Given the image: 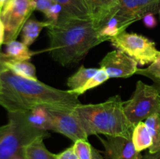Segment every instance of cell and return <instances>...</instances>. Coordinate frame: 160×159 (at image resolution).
Listing matches in <instances>:
<instances>
[{"mask_svg": "<svg viewBox=\"0 0 160 159\" xmlns=\"http://www.w3.org/2000/svg\"><path fill=\"white\" fill-rule=\"evenodd\" d=\"M0 106L8 112H28L37 107L72 111L81 104L77 95L39 80L27 79L6 70L0 75Z\"/></svg>", "mask_w": 160, "mask_h": 159, "instance_id": "cell-1", "label": "cell"}, {"mask_svg": "<svg viewBox=\"0 0 160 159\" xmlns=\"http://www.w3.org/2000/svg\"><path fill=\"white\" fill-rule=\"evenodd\" d=\"M49 38L48 51L62 65L77 63L92 48L106 41L101 38L91 19L60 16L57 23L47 27Z\"/></svg>", "mask_w": 160, "mask_h": 159, "instance_id": "cell-2", "label": "cell"}, {"mask_svg": "<svg viewBox=\"0 0 160 159\" xmlns=\"http://www.w3.org/2000/svg\"><path fill=\"white\" fill-rule=\"evenodd\" d=\"M73 112L88 137L102 134L106 137H132L134 126L125 115L120 95L99 104H81L74 108Z\"/></svg>", "mask_w": 160, "mask_h": 159, "instance_id": "cell-3", "label": "cell"}, {"mask_svg": "<svg viewBox=\"0 0 160 159\" xmlns=\"http://www.w3.org/2000/svg\"><path fill=\"white\" fill-rule=\"evenodd\" d=\"M9 129L0 140V159H10L34 140L48 138V131L40 130L28 122L23 112H8Z\"/></svg>", "mask_w": 160, "mask_h": 159, "instance_id": "cell-4", "label": "cell"}, {"mask_svg": "<svg viewBox=\"0 0 160 159\" xmlns=\"http://www.w3.org/2000/svg\"><path fill=\"white\" fill-rule=\"evenodd\" d=\"M123 110L135 126L151 115L160 113V94L153 85L138 80L129 100L123 101Z\"/></svg>", "mask_w": 160, "mask_h": 159, "instance_id": "cell-5", "label": "cell"}, {"mask_svg": "<svg viewBox=\"0 0 160 159\" xmlns=\"http://www.w3.org/2000/svg\"><path fill=\"white\" fill-rule=\"evenodd\" d=\"M109 41L141 65L152 63L160 53L153 41L136 33H128L124 31Z\"/></svg>", "mask_w": 160, "mask_h": 159, "instance_id": "cell-6", "label": "cell"}, {"mask_svg": "<svg viewBox=\"0 0 160 159\" xmlns=\"http://www.w3.org/2000/svg\"><path fill=\"white\" fill-rule=\"evenodd\" d=\"M34 10L36 0H11L2 9L0 17L5 26V45L17 40Z\"/></svg>", "mask_w": 160, "mask_h": 159, "instance_id": "cell-7", "label": "cell"}, {"mask_svg": "<svg viewBox=\"0 0 160 159\" xmlns=\"http://www.w3.org/2000/svg\"><path fill=\"white\" fill-rule=\"evenodd\" d=\"M159 10L160 0H118L111 17H117L122 27L127 29L131 24L142 20L146 14H156Z\"/></svg>", "mask_w": 160, "mask_h": 159, "instance_id": "cell-8", "label": "cell"}, {"mask_svg": "<svg viewBox=\"0 0 160 159\" xmlns=\"http://www.w3.org/2000/svg\"><path fill=\"white\" fill-rule=\"evenodd\" d=\"M52 121V131L62 134L73 142L84 139L88 136L83 129L78 117L72 111L48 108Z\"/></svg>", "mask_w": 160, "mask_h": 159, "instance_id": "cell-9", "label": "cell"}, {"mask_svg": "<svg viewBox=\"0 0 160 159\" xmlns=\"http://www.w3.org/2000/svg\"><path fill=\"white\" fill-rule=\"evenodd\" d=\"M109 78H128L137 73L138 67L134 59L120 50L107 53L99 63Z\"/></svg>", "mask_w": 160, "mask_h": 159, "instance_id": "cell-10", "label": "cell"}, {"mask_svg": "<svg viewBox=\"0 0 160 159\" xmlns=\"http://www.w3.org/2000/svg\"><path fill=\"white\" fill-rule=\"evenodd\" d=\"M105 148L104 154L108 159H142L141 152L136 150L131 139L123 137L98 136Z\"/></svg>", "mask_w": 160, "mask_h": 159, "instance_id": "cell-11", "label": "cell"}, {"mask_svg": "<svg viewBox=\"0 0 160 159\" xmlns=\"http://www.w3.org/2000/svg\"><path fill=\"white\" fill-rule=\"evenodd\" d=\"M89 17L97 31L110 18L118 0H84Z\"/></svg>", "mask_w": 160, "mask_h": 159, "instance_id": "cell-12", "label": "cell"}, {"mask_svg": "<svg viewBox=\"0 0 160 159\" xmlns=\"http://www.w3.org/2000/svg\"><path fill=\"white\" fill-rule=\"evenodd\" d=\"M28 122L34 127L43 131H52V121L48 108L37 107L24 112Z\"/></svg>", "mask_w": 160, "mask_h": 159, "instance_id": "cell-13", "label": "cell"}, {"mask_svg": "<svg viewBox=\"0 0 160 159\" xmlns=\"http://www.w3.org/2000/svg\"><path fill=\"white\" fill-rule=\"evenodd\" d=\"M56 2L62 6V16L73 18L90 19L84 0H56Z\"/></svg>", "mask_w": 160, "mask_h": 159, "instance_id": "cell-14", "label": "cell"}, {"mask_svg": "<svg viewBox=\"0 0 160 159\" xmlns=\"http://www.w3.org/2000/svg\"><path fill=\"white\" fill-rule=\"evenodd\" d=\"M52 23L49 21H38L34 19H29L21 31L22 42L27 46H31L38 37L44 27H48Z\"/></svg>", "mask_w": 160, "mask_h": 159, "instance_id": "cell-15", "label": "cell"}, {"mask_svg": "<svg viewBox=\"0 0 160 159\" xmlns=\"http://www.w3.org/2000/svg\"><path fill=\"white\" fill-rule=\"evenodd\" d=\"M131 140L138 152L149 149L152 143V140L145 122H140L134 126Z\"/></svg>", "mask_w": 160, "mask_h": 159, "instance_id": "cell-16", "label": "cell"}, {"mask_svg": "<svg viewBox=\"0 0 160 159\" xmlns=\"http://www.w3.org/2000/svg\"><path fill=\"white\" fill-rule=\"evenodd\" d=\"M45 138L41 137L34 140L23 148V153L28 159H56L55 154L50 152L44 143Z\"/></svg>", "mask_w": 160, "mask_h": 159, "instance_id": "cell-17", "label": "cell"}, {"mask_svg": "<svg viewBox=\"0 0 160 159\" xmlns=\"http://www.w3.org/2000/svg\"><path fill=\"white\" fill-rule=\"evenodd\" d=\"M6 65L8 70L18 76L33 80H38L35 66L28 61L14 60L10 59L6 62Z\"/></svg>", "mask_w": 160, "mask_h": 159, "instance_id": "cell-18", "label": "cell"}, {"mask_svg": "<svg viewBox=\"0 0 160 159\" xmlns=\"http://www.w3.org/2000/svg\"><path fill=\"white\" fill-rule=\"evenodd\" d=\"M6 55L11 59L20 61H28L35 52L31 51L23 42L12 41L6 44Z\"/></svg>", "mask_w": 160, "mask_h": 159, "instance_id": "cell-19", "label": "cell"}, {"mask_svg": "<svg viewBox=\"0 0 160 159\" xmlns=\"http://www.w3.org/2000/svg\"><path fill=\"white\" fill-rule=\"evenodd\" d=\"M145 123L152 140L148 152L156 153L160 150V113H156L149 116L145 119Z\"/></svg>", "mask_w": 160, "mask_h": 159, "instance_id": "cell-20", "label": "cell"}, {"mask_svg": "<svg viewBox=\"0 0 160 159\" xmlns=\"http://www.w3.org/2000/svg\"><path fill=\"white\" fill-rule=\"evenodd\" d=\"M98 70L97 68H86L84 65H81L78 71L67 80V84L70 88L69 90H75L82 87L93 75L95 74Z\"/></svg>", "mask_w": 160, "mask_h": 159, "instance_id": "cell-21", "label": "cell"}, {"mask_svg": "<svg viewBox=\"0 0 160 159\" xmlns=\"http://www.w3.org/2000/svg\"><path fill=\"white\" fill-rule=\"evenodd\" d=\"M109 79V77L107 73H106V72L104 70H102V69L98 68V71L95 73V74L93 75L86 82V84L84 85L79 87V88L75 89V90H69V91L71 94H73L77 95L78 97L85 93L87 90L93 89L95 87H97L98 86L101 85L103 83L106 82Z\"/></svg>", "mask_w": 160, "mask_h": 159, "instance_id": "cell-22", "label": "cell"}, {"mask_svg": "<svg viewBox=\"0 0 160 159\" xmlns=\"http://www.w3.org/2000/svg\"><path fill=\"white\" fill-rule=\"evenodd\" d=\"M125 28L122 27L120 21L116 17L112 16L105 24L98 31V35L101 38L105 39L106 41H109L112 37H116L120 33L125 31Z\"/></svg>", "mask_w": 160, "mask_h": 159, "instance_id": "cell-23", "label": "cell"}, {"mask_svg": "<svg viewBox=\"0 0 160 159\" xmlns=\"http://www.w3.org/2000/svg\"><path fill=\"white\" fill-rule=\"evenodd\" d=\"M136 74L146 76L152 80V85L157 89L160 94V53L157 59L149 65L147 68H142L138 70Z\"/></svg>", "mask_w": 160, "mask_h": 159, "instance_id": "cell-24", "label": "cell"}, {"mask_svg": "<svg viewBox=\"0 0 160 159\" xmlns=\"http://www.w3.org/2000/svg\"><path fill=\"white\" fill-rule=\"evenodd\" d=\"M73 147L78 159H92V146L88 140H77L73 142Z\"/></svg>", "mask_w": 160, "mask_h": 159, "instance_id": "cell-25", "label": "cell"}, {"mask_svg": "<svg viewBox=\"0 0 160 159\" xmlns=\"http://www.w3.org/2000/svg\"><path fill=\"white\" fill-rule=\"evenodd\" d=\"M62 12V8L59 3L56 2L52 6H50L45 12L44 15L47 19V21H49L52 23H57Z\"/></svg>", "mask_w": 160, "mask_h": 159, "instance_id": "cell-26", "label": "cell"}, {"mask_svg": "<svg viewBox=\"0 0 160 159\" xmlns=\"http://www.w3.org/2000/svg\"><path fill=\"white\" fill-rule=\"evenodd\" d=\"M55 157L56 159H78L73 146L67 148L59 154H55Z\"/></svg>", "mask_w": 160, "mask_h": 159, "instance_id": "cell-27", "label": "cell"}, {"mask_svg": "<svg viewBox=\"0 0 160 159\" xmlns=\"http://www.w3.org/2000/svg\"><path fill=\"white\" fill-rule=\"evenodd\" d=\"M56 2V0H36V9L45 12L48 8Z\"/></svg>", "mask_w": 160, "mask_h": 159, "instance_id": "cell-28", "label": "cell"}, {"mask_svg": "<svg viewBox=\"0 0 160 159\" xmlns=\"http://www.w3.org/2000/svg\"><path fill=\"white\" fill-rule=\"evenodd\" d=\"M143 20V23L146 27L150 28H154L155 26L157 25V21L155 17V14L153 13H148L142 18Z\"/></svg>", "mask_w": 160, "mask_h": 159, "instance_id": "cell-29", "label": "cell"}, {"mask_svg": "<svg viewBox=\"0 0 160 159\" xmlns=\"http://www.w3.org/2000/svg\"><path fill=\"white\" fill-rule=\"evenodd\" d=\"M9 59H10L6 55V53H3L0 51V75L6 70H9L6 65V62Z\"/></svg>", "mask_w": 160, "mask_h": 159, "instance_id": "cell-30", "label": "cell"}, {"mask_svg": "<svg viewBox=\"0 0 160 159\" xmlns=\"http://www.w3.org/2000/svg\"><path fill=\"white\" fill-rule=\"evenodd\" d=\"M1 12V10H0ZM5 41V26L3 24V22L2 20L1 17H0V48H1L2 45L4 44Z\"/></svg>", "mask_w": 160, "mask_h": 159, "instance_id": "cell-31", "label": "cell"}, {"mask_svg": "<svg viewBox=\"0 0 160 159\" xmlns=\"http://www.w3.org/2000/svg\"><path fill=\"white\" fill-rule=\"evenodd\" d=\"M142 159H160V150L156 153L147 152L145 155H142Z\"/></svg>", "mask_w": 160, "mask_h": 159, "instance_id": "cell-32", "label": "cell"}, {"mask_svg": "<svg viewBox=\"0 0 160 159\" xmlns=\"http://www.w3.org/2000/svg\"><path fill=\"white\" fill-rule=\"evenodd\" d=\"M92 159H104L99 151L93 147H92Z\"/></svg>", "mask_w": 160, "mask_h": 159, "instance_id": "cell-33", "label": "cell"}, {"mask_svg": "<svg viewBox=\"0 0 160 159\" xmlns=\"http://www.w3.org/2000/svg\"><path fill=\"white\" fill-rule=\"evenodd\" d=\"M8 129H9V123L0 126V140H1L2 137L5 135V133L7 132Z\"/></svg>", "mask_w": 160, "mask_h": 159, "instance_id": "cell-34", "label": "cell"}, {"mask_svg": "<svg viewBox=\"0 0 160 159\" xmlns=\"http://www.w3.org/2000/svg\"><path fill=\"white\" fill-rule=\"evenodd\" d=\"M10 159H28V158H27L26 156H25L24 153H23V151H20V153L16 154V155H14L13 157Z\"/></svg>", "mask_w": 160, "mask_h": 159, "instance_id": "cell-35", "label": "cell"}, {"mask_svg": "<svg viewBox=\"0 0 160 159\" xmlns=\"http://www.w3.org/2000/svg\"><path fill=\"white\" fill-rule=\"evenodd\" d=\"M11 0H0V10L2 11V9Z\"/></svg>", "mask_w": 160, "mask_h": 159, "instance_id": "cell-36", "label": "cell"}, {"mask_svg": "<svg viewBox=\"0 0 160 159\" xmlns=\"http://www.w3.org/2000/svg\"><path fill=\"white\" fill-rule=\"evenodd\" d=\"M1 89H2V84H1V80H0V92H1Z\"/></svg>", "mask_w": 160, "mask_h": 159, "instance_id": "cell-37", "label": "cell"}, {"mask_svg": "<svg viewBox=\"0 0 160 159\" xmlns=\"http://www.w3.org/2000/svg\"><path fill=\"white\" fill-rule=\"evenodd\" d=\"M159 14H160V10H159Z\"/></svg>", "mask_w": 160, "mask_h": 159, "instance_id": "cell-38", "label": "cell"}]
</instances>
